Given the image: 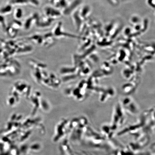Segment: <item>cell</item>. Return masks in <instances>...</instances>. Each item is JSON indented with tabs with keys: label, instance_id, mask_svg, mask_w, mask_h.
<instances>
[{
	"label": "cell",
	"instance_id": "cell-1",
	"mask_svg": "<svg viewBox=\"0 0 155 155\" xmlns=\"http://www.w3.org/2000/svg\"><path fill=\"white\" fill-rule=\"evenodd\" d=\"M20 65L13 58H2L0 61V76L12 77L18 74Z\"/></svg>",
	"mask_w": 155,
	"mask_h": 155
},
{
	"label": "cell",
	"instance_id": "cell-2",
	"mask_svg": "<svg viewBox=\"0 0 155 155\" xmlns=\"http://www.w3.org/2000/svg\"><path fill=\"white\" fill-rule=\"evenodd\" d=\"M25 86L21 81H17L12 85L6 99V103L9 106H13L18 103L20 97L25 94L23 88Z\"/></svg>",
	"mask_w": 155,
	"mask_h": 155
},
{
	"label": "cell",
	"instance_id": "cell-3",
	"mask_svg": "<svg viewBox=\"0 0 155 155\" xmlns=\"http://www.w3.org/2000/svg\"><path fill=\"white\" fill-rule=\"evenodd\" d=\"M12 9V6L9 4L5 6L0 9V14L4 15L10 13Z\"/></svg>",
	"mask_w": 155,
	"mask_h": 155
},
{
	"label": "cell",
	"instance_id": "cell-4",
	"mask_svg": "<svg viewBox=\"0 0 155 155\" xmlns=\"http://www.w3.org/2000/svg\"><path fill=\"white\" fill-rule=\"evenodd\" d=\"M14 17L17 20L20 19L23 17V11L20 8H17L16 9L14 13Z\"/></svg>",
	"mask_w": 155,
	"mask_h": 155
},
{
	"label": "cell",
	"instance_id": "cell-5",
	"mask_svg": "<svg viewBox=\"0 0 155 155\" xmlns=\"http://www.w3.org/2000/svg\"><path fill=\"white\" fill-rule=\"evenodd\" d=\"M0 26L4 31H6L7 29L6 25L4 15L0 14Z\"/></svg>",
	"mask_w": 155,
	"mask_h": 155
}]
</instances>
